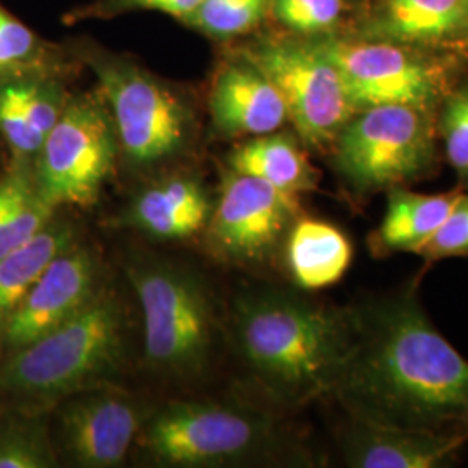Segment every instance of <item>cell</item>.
<instances>
[{
	"label": "cell",
	"mask_w": 468,
	"mask_h": 468,
	"mask_svg": "<svg viewBox=\"0 0 468 468\" xmlns=\"http://www.w3.org/2000/svg\"><path fill=\"white\" fill-rule=\"evenodd\" d=\"M356 338L330 398L349 419L458 431L468 406V361L429 318L419 283L352 303Z\"/></svg>",
	"instance_id": "obj_1"
},
{
	"label": "cell",
	"mask_w": 468,
	"mask_h": 468,
	"mask_svg": "<svg viewBox=\"0 0 468 468\" xmlns=\"http://www.w3.org/2000/svg\"><path fill=\"white\" fill-rule=\"evenodd\" d=\"M233 334L262 396L293 410L332 396L354 346L356 316L352 305L259 288L236 299Z\"/></svg>",
	"instance_id": "obj_2"
},
{
	"label": "cell",
	"mask_w": 468,
	"mask_h": 468,
	"mask_svg": "<svg viewBox=\"0 0 468 468\" xmlns=\"http://www.w3.org/2000/svg\"><path fill=\"white\" fill-rule=\"evenodd\" d=\"M123 357V307L102 286L79 314L13 352L0 368V404L38 415L75 392L108 384Z\"/></svg>",
	"instance_id": "obj_3"
},
{
	"label": "cell",
	"mask_w": 468,
	"mask_h": 468,
	"mask_svg": "<svg viewBox=\"0 0 468 468\" xmlns=\"http://www.w3.org/2000/svg\"><path fill=\"white\" fill-rule=\"evenodd\" d=\"M135 444L162 467L303 462L274 411L234 402H168L146 417Z\"/></svg>",
	"instance_id": "obj_4"
},
{
	"label": "cell",
	"mask_w": 468,
	"mask_h": 468,
	"mask_svg": "<svg viewBox=\"0 0 468 468\" xmlns=\"http://www.w3.org/2000/svg\"><path fill=\"white\" fill-rule=\"evenodd\" d=\"M435 112L387 104L361 110L335 137L334 167L356 201L408 187L437 170Z\"/></svg>",
	"instance_id": "obj_5"
},
{
	"label": "cell",
	"mask_w": 468,
	"mask_h": 468,
	"mask_svg": "<svg viewBox=\"0 0 468 468\" xmlns=\"http://www.w3.org/2000/svg\"><path fill=\"white\" fill-rule=\"evenodd\" d=\"M129 276L143 313L150 368L170 378L198 377L214 347V307L205 284L168 262H139Z\"/></svg>",
	"instance_id": "obj_6"
},
{
	"label": "cell",
	"mask_w": 468,
	"mask_h": 468,
	"mask_svg": "<svg viewBox=\"0 0 468 468\" xmlns=\"http://www.w3.org/2000/svg\"><path fill=\"white\" fill-rule=\"evenodd\" d=\"M38 154L35 183L50 207H92L117 156L112 115L94 101L69 104Z\"/></svg>",
	"instance_id": "obj_7"
},
{
	"label": "cell",
	"mask_w": 468,
	"mask_h": 468,
	"mask_svg": "<svg viewBox=\"0 0 468 468\" xmlns=\"http://www.w3.org/2000/svg\"><path fill=\"white\" fill-rule=\"evenodd\" d=\"M245 59L278 89L288 120L313 148L334 144L356 113L336 68L318 46L266 42L249 50Z\"/></svg>",
	"instance_id": "obj_8"
},
{
	"label": "cell",
	"mask_w": 468,
	"mask_h": 468,
	"mask_svg": "<svg viewBox=\"0 0 468 468\" xmlns=\"http://www.w3.org/2000/svg\"><path fill=\"white\" fill-rule=\"evenodd\" d=\"M316 46L336 68L356 113L387 104L435 112L450 92L442 68L402 46L347 40Z\"/></svg>",
	"instance_id": "obj_9"
},
{
	"label": "cell",
	"mask_w": 468,
	"mask_h": 468,
	"mask_svg": "<svg viewBox=\"0 0 468 468\" xmlns=\"http://www.w3.org/2000/svg\"><path fill=\"white\" fill-rule=\"evenodd\" d=\"M301 212V197L229 170L207 224L208 245L228 262L268 264L283 251L284 239Z\"/></svg>",
	"instance_id": "obj_10"
},
{
	"label": "cell",
	"mask_w": 468,
	"mask_h": 468,
	"mask_svg": "<svg viewBox=\"0 0 468 468\" xmlns=\"http://www.w3.org/2000/svg\"><path fill=\"white\" fill-rule=\"evenodd\" d=\"M120 146L139 165L162 162L183 148L187 117L179 100L134 68H100Z\"/></svg>",
	"instance_id": "obj_11"
},
{
	"label": "cell",
	"mask_w": 468,
	"mask_h": 468,
	"mask_svg": "<svg viewBox=\"0 0 468 468\" xmlns=\"http://www.w3.org/2000/svg\"><path fill=\"white\" fill-rule=\"evenodd\" d=\"M146 420L134 398L110 384L96 385L58 404V441L75 467L123 463Z\"/></svg>",
	"instance_id": "obj_12"
},
{
	"label": "cell",
	"mask_w": 468,
	"mask_h": 468,
	"mask_svg": "<svg viewBox=\"0 0 468 468\" xmlns=\"http://www.w3.org/2000/svg\"><path fill=\"white\" fill-rule=\"evenodd\" d=\"M94 251L77 241L59 253L4 323V344L15 352L79 314L100 292Z\"/></svg>",
	"instance_id": "obj_13"
},
{
	"label": "cell",
	"mask_w": 468,
	"mask_h": 468,
	"mask_svg": "<svg viewBox=\"0 0 468 468\" xmlns=\"http://www.w3.org/2000/svg\"><path fill=\"white\" fill-rule=\"evenodd\" d=\"M467 441L460 431H415L347 417L338 452L351 468H446L460 460Z\"/></svg>",
	"instance_id": "obj_14"
},
{
	"label": "cell",
	"mask_w": 468,
	"mask_h": 468,
	"mask_svg": "<svg viewBox=\"0 0 468 468\" xmlns=\"http://www.w3.org/2000/svg\"><path fill=\"white\" fill-rule=\"evenodd\" d=\"M208 108L214 129L226 137L271 134L288 120L278 89L249 61L218 71Z\"/></svg>",
	"instance_id": "obj_15"
},
{
	"label": "cell",
	"mask_w": 468,
	"mask_h": 468,
	"mask_svg": "<svg viewBox=\"0 0 468 468\" xmlns=\"http://www.w3.org/2000/svg\"><path fill=\"white\" fill-rule=\"evenodd\" d=\"M212 203L200 183L170 177L143 189L125 210V224L158 239H186L207 228Z\"/></svg>",
	"instance_id": "obj_16"
},
{
	"label": "cell",
	"mask_w": 468,
	"mask_h": 468,
	"mask_svg": "<svg viewBox=\"0 0 468 468\" xmlns=\"http://www.w3.org/2000/svg\"><path fill=\"white\" fill-rule=\"evenodd\" d=\"M465 186L444 193H417L410 187H394L385 193L387 207L378 228L368 236L375 257L394 253H419L448 218Z\"/></svg>",
	"instance_id": "obj_17"
},
{
	"label": "cell",
	"mask_w": 468,
	"mask_h": 468,
	"mask_svg": "<svg viewBox=\"0 0 468 468\" xmlns=\"http://www.w3.org/2000/svg\"><path fill=\"white\" fill-rule=\"evenodd\" d=\"M367 30L404 44L468 40V0H378Z\"/></svg>",
	"instance_id": "obj_18"
},
{
	"label": "cell",
	"mask_w": 468,
	"mask_h": 468,
	"mask_svg": "<svg viewBox=\"0 0 468 468\" xmlns=\"http://www.w3.org/2000/svg\"><path fill=\"white\" fill-rule=\"evenodd\" d=\"M283 253L295 284L314 292L334 286L346 276L354 249L349 236L338 226L301 214L284 239Z\"/></svg>",
	"instance_id": "obj_19"
},
{
	"label": "cell",
	"mask_w": 468,
	"mask_h": 468,
	"mask_svg": "<svg viewBox=\"0 0 468 468\" xmlns=\"http://www.w3.org/2000/svg\"><path fill=\"white\" fill-rule=\"evenodd\" d=\"M228 164L229 170L262 179L293 197L318 189V170L288 134L255 135L229 153Z\"/></svg>",
	"instance_id": "obj_20"
},
{
	"label": "cell",
	"mask_w": 468,
	"mask_h": 468,
	"mask_svg": "<svg viewBox=\"0 0 468 468\" xmlns=\"http://www.w3.org/2000/svg\"><path fill=\"white\" fill-rule=\"evenodd\" d=\"M67 222H52L15 250L0 257V328L27 297L50 262L75 243Z\"/></svg>",
	"instance_id": "obj_21"
},
{
	"label": "cell",
	"mask_w": 468,
	"mask_h": 468,
	"mask_svg": "<svg viewBox=\"0 0 468 468\" xmlns=\"http://www.w3.org/2000/svg\"><path fill=\"white\" fill-rule=\"evenodd\" d=\"M54 210L25 168L0 181V257L46 229Z\"/></svg>",
	"instance_id": "obj_22"
},
{
	"label": "cell",
	"mask_w": 468,
	"mask_h": 468,
	"mask_svg": "<svg viewBox=\"0 0 468 468\" xmlns=\"http://www.w3.org/2000/svg\"><path fill=\"white\" fill-rule=\"evenodd\" d=\"M0 425V468H48L56 465L49 435L35 415Z\"/></svg>",
	"instance_id": "obj_23"
},
{
	"label": "cell",
	"mask_w": 468,
	"mask_h": 468,
	"mask_svg": "<svg viewBox=\"0 0 468 468\" xmlns=\"http://www.w3.org/2000/svg\"><path fill=\"white\" fill-rule=\"evenodd\" d=\"M271 0H201L186 19L214 37H234L253 28L268 13Z\"/></svg>",
	"instance_id": "obj_24"
},
{
	"label": "cell",
	"mask_w": 468,
	"mask_h": 468,
	"mask_svg": "<svg viewBox=\"0 0 468 468\" xmlns=\"http://www.w3.org/2000/svg\"><path fill=\"white\" fill-rule=\"evenodd\" d=\"M437 133L460 185L468 187V84L450 90L441 102Z\"/></svg>",
	"instance_id": "obj_25"
},
{
	"label": "cell",
	"mask_w": 468,
	"mask_h": 468,
	"mask_svg": "<svg viewBox=\"0 0 468 468\" xmlns=\"http://www.w3.org/2000/svg\"><path fill=\"white\" fill-rule=\"evenodd\" d=\"M417 255L423 261V269L446 259L468 257V187L462 191L448 218Z\"/></svg>",
	"instance_id": "obj_26"
},
{
	"label": "cell",
	"mask_w": 468,
	"mask_h": 468,
	"mask_svg": "<svg viewBox=\"0 0 468 468\" xmlns=\"http://www.w3.org/2000/svg\"><path fill=\"white\" fill-rule=\"evenodd\" d=\"M276 17L301 34H314L334 27L342 16L344 0H272Z\"/></svg>",
	"instance_id": "obj_27"
},
{
	"label": "cell",
	"mask_w": 468,
	"mask_h": 468,
	"mask_svg": "<svg viewBox=\"0 0 468 468\" xmlns=\"http://www.w3.org/2000/svg\"><path fill=\"white\" fill-rule=\"evenodd\" d=\"M0 131L17 154L38 153L44 144V137L38 134L17 100L15 85L0 92Z\"/></svg>",
	"instance_id": "obj_28"
},
{
	"label": "cell",
	"mask_w": 468,
	"mask_h": 468,
	"mask_svg": "<svg viewBox=\"0 0 468 468\" xmlns=\"http://www.w3.org/2000/svg\"><path fill=\"white\" fill-rule=\"evenodd\" d=\"M17 100L21 102L23 110L34 123L35 129L44 139L48 137L56 122L61 117L58 104L50 98L48 92L35 85H15Z\"/></svg>",
	"instance_id": "obj_29"
},
{
	"label": "cell",
	"mask_w": 468,
	"mask_h": 468,
	"mask_svg": "<svg viewBox=\"0 0 468 468\" xmlns=\"http://www.w3.org/2000/svg\"><path fill=\"white\" fill-rule=\"evenodd\" d=\"M34 49V35L0 9V68L11 67L28 58Z\"/></svg>",
	"instance_id": "obj_30"
},
{
	"label": "cell",
	"mask_w": 468,
	"mask_h": 468,
	"mask_svg": "<svg viewBox=\"0 0 468 468\" xmlns=\"http://www.w3.org/2000/svg\"><path fill=\"white\" fill-rule=\"evenodd\" d=\"M122 4L129 7L162 11L170 16L189 17L197 11L201 0H122Z\"/></svg>",
	"instance_id": "obj_31"
},
{
	"label": "cell",
	"mask_w": 468,
	"mask_h": 468,
	"mask_svg": "<svg viewBox=\"0 0 468 468\" xmlns=\"http://www.w3.org/2000/svg\"><path fill=\"white\" fill-rule=\"evenodd\" d=\"M458 431H460V432H463L465 435H468V406L465 408V411H463L462 419H460V421H458Z\"/></svg>",
	"instance_id": "obj_32"
}]
</instances>
